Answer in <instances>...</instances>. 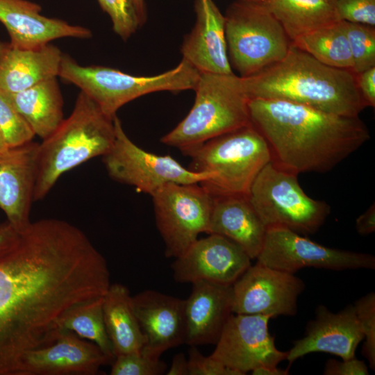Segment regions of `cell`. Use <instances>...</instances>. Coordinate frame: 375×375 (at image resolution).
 I'll return each mask as SVG.
<instances>
[{
	"instance_id": "obj_1",
	"label": "cell",
	"mask_w": 375,
	"mask_h": 375,
	"mask_svg": "<svg viewBox=\"0 0 375 375\" xmlns=\"http://www.w3.org/2000/svg\"><path fill=\"white\" fill-rule=\"evenodd\" d=\"M110 285L105 258L82 230L58 219L31 222L0 253V375H18L27 352L58 338L72 308Z\"/></svg>"
},
{
	"instance_id": "obj_2",
	"label": "cell",
	"mask_w": 375,
	"mask_h": 375,
	"mask_svg": "<svg viewBox=\"0 0 375 375\" xmlns=\"http://www.w3.org/2000/svg\"><path fill=\"white\" fill-rule=\"evenodd\" d=\"M251 124L267 140L272 161L296 173H325L370 139L359 117L277 99H251Z\"/></svg>"
},
{
	"instance_id": "obj_3",
	"label": "cell",
	"mask_w": 375,
	"mask_h": 375,
	"mask_svg": "<svg viewBox=\"0 0 375 375\" xmlns=\"http://www.w3.org/2000/svg\"><path fill=\"white\" fill-rule=\"evenodd\" d=\"M249 99H277L347 117L367 107L351 70L327 66L292 43L280 61L241 77Z\"/></svg>"
},
{
	"instance_id": "obj_4",
	"label": "cell",
	"mask_w": 375,
	"mask_h": 375,
	"mask_svg": "<svg viewBox=\"0 0 375 375\" xmlns=\"http://www.w3.org/2000/svg\"><path fill=\"white\" fill-rule=\"evenodd\" d=\"M115 138L114 117L80 91L69 116L39 143L34 201L44 199L63 174L106 155Z\"/></svg>"
},
{
	"instance_id": "obj_5",
	"label": "cell",
	"mask_w": 375,
	"mask_h": 375,
	"mask_svg": "<svg viewBox=\"0 0 375 375\" xmlns=\"http://www.w3.org/2000/svg\"><path fill=\"white\" fill-rule=\"evenodd\" d=\"M194 105L160 142L189 155L207 141L248 124L249 98L240 76L200 73Z\"/></svg>"
},
{
	"instance_id": "obj_6",
	"label": "cell",
	"mask_w": 375,
	"mask_h": 375,
	"mask_svg": "<svg viewBox=\"0 0 375 375\" xmlns=\"http://www.w3.org/2000/svg\"><path fill=\"white\" fill-rule=\"evenodd\" d=\"M188 156L189 169L212 175L199 183L212 197L248 196L257 175L272 160L267 140L251 123L207 141Z\"/></svg>"
},
{
	"instance_id": "obj_7",
	"label": "cell",
	"mask_w": 375,
	"mask_h": 375,
	"mask_svg": "<svg viewBox=\"0 0 375 375\" xmlns=\"http://www.w3.org/2000/svg\"><path fill=\"white\" fill-rule=\"evenodd\" d=\"M200 73L182 59L174 69L149 76H134L116 69L80 65L62 55L58 76L78 87L107 115L114 117L124 105L147 94L194 90Z\"/></svg>"
},
{
	"instance_id": "obj_8",
	"label": "cell",
	"mask_w": 375,
	"mask_h": 375,
	"mask_svg": "<svg viewBox=\"0 0 375 375\" xmlns=\"http://www.w3.org/2000/svg\"><path fill=\"white\" fill-rule=\"evenodd\" d=\"M224 18L229 61L239 76L254 75L288 53L292 41L265 2L237 0Z\"/></svg>"
},
{
	"instance_id": "obj_9",
	"label": "cell",
	"mask_w": 375,
	"mask_h": 375,
	"mask_svg": "<svg viewBox=\"0 0 375 375\" xmlns=\"http://www.w3.org/2000/svg\"><path fill=\"white\" fill-rule=\"evenodd\" d=\"M297 176L272 160L253 181L248 198L267 228L283 227L303 235L314 234L328 216L330 206L308 197Z\"/></svg>"
},
{
	"instance_id": "obj_10",
	"label": "cell",
	"mask_w": 375,
	"mask_h": 375,
	"mask_svg": "<svg viewBox=\"0 0 375 375\" xmlns=\"http://www.w3.org/2000/svg\"><path fill=\"white\" fill-rule=\"evenodd\" d=\"M151 197L166 257L181 256L200 233H208L213 197L199 183H169Z\"/></svg>"
},
{
	"instance_id": "obj_11",
	"label": "cell",
	"mask_w": 375,
	"mask_h": 375,
	"mask_svg": "<svg viewBox=\"0 0 375 375\" xmlns=\"http://www.w3.org/2000/svg\"><path fill=\"white\" fill-rule=\"evenodd\" d=\"M114 124L113 145L102 157L106 170L112 180L151 196L169 183H201L212 176L187 169L169 155L160 156L144 150L128 138L117 115Z\"/></svg>"
},
{
	"instance_id": "obj_12",
	"label": "cell",
	"mask_w": 375,
	"mask_h": 375,
	"mask_svg": "<svg viewBox=\"0 0 375 375\" xmlns=\"http://www.w3.org/2000/svg\"><path fill=\"white\" fill-rule=\"evenodd\" d=\"M257 262L272 268L295 274L305 267L331 270L375 269L369 253L331 248L283 227H269Z\"/></svg>"
},
{
	"instance_id": "obj_13",
	"label": "cell",
	"mask_w": 375,
	"mask_h": 375,
	"mask_svg": "<svg viewBox=\"0 0 375 375\" xmlns=\"http://www.w3.org/2000/svg\"><path fill=\"white\" fill-rule=\"evenodd\" d=\"M232 287L233 314L273 318L297 314L298 298L306 285L294 274L257 262L251 265Z\"/></svg>"
},
{
	"instance_id": "obj_14",
	"label": "cell",
	"mask_w": 375,
	"mask_h": 375,
	"mask_svg": "<svg viewBox=\"0 0 375 375\" xmlns=\"http://www.w3.org/2000/svg\"><path fill=\"white\" fill-rule=\"evenodd\" d=\"M270 319L262 315L233 313L210 356L240 375L259 367H277L287 359L288 351L276 347L268 328Z\"/></svg>"
},
{
	"instance_id": "obj_15",
	"label": "cell",
	"mask_w": 375,
	"mask_h": 375,
	"mask_svg": "<svg viewBox=\"0 0 375 375\" xmlns=\"http://www.w3.org/2000/svg\"><path fill=\"white\" fill-rule=\"evenodd\" d=\"M237 244L217 234L197 239L172 265L173 277L180 283L208 281L232 285L251 265Z\"/></svg>"
},
{
	"instance_id": "obj_16",
	"label": "cell",
	"mask_w": 375,
	"mask_h": 375,
	"mask_svg": "<svg viewBox=\"0 0 375 375\" xmlns=\"http://www.w3.org/2000/svg\"><path fill=\"white\" fill-rule=\"evenodd\" d=\"M39 143L10 147L0 153V209L18 232L31 223L38 174Z\"/></svg>"
},
{
	"instance_id": "obj_17",
	"label": "cell",
	"mask_w": 375,
	"mask_h": 375,
	"mask_svg": "<svg viewBox=\"0 0 375 375\" xmlns=\"http://www.w3.org/2000/svg\"><path fill=\"white\" fill-rule=\"evenodd\" d=\"M315 314V318L306 325L305 335L295 340L288 351L286 360L290 364L314 352L329 353L342 360L355 357L364 335L353 305H348L337 312L319 305Z\"/></svg>"
},
{
	"instance_id": "obj_18",
	"label": "cell",
	"mask_w": 375,
	"mask_h": 375,
	"mask_svg": "<svg viewBox=\"0 0 375 375\" xmlns=\"http://www.w3.org/2000/svg\"><path fill=\"white\" fill-rule=\"evenodd\" d=\"M135 314L145 338L141 352L160 358L185 341V300L146 290L132 297Z\"/></svg>"
},
{
	"instance_id": "obj_19",
	"label": "cell",
	"mask_w": 375,
	"mask_h": 375,
	"mask_svg": "<svg viewBox=\"0 0 375 375\" xmlns=\"http://www.w3.org/2000/svg\"><path fill=\"white\" fill-rule=\"evenodd\" d=\"M110 361L92 342L62 330L51 344L24 356L18 375H94Z\"/></svg>"
},
{
	"instance_id": "obj_20",
	"label": "cell",
	"mask_w": 375,
	"mask_h": 375,
	"mask_svg": "<svg viewBox=\"0 0 375 375\" xmlns=\"http://www.w3.org/2000/svg\"><path fill=\"white\" fill-rule=\"evenodd\" d=\"M42 7L27 0H0V22L10 36V43L20 49H35L63 38L87 39L91 31L42 15Z\"/></svg>"
},
{
	"instance_id": "obj_21",
	"label": "cell",
	"mask_w": 375,
	"mask_h": 375,
	"mask_svg": "<svg viewBox=\"0 0 375 375\" xmlns=\"http://www.w3.org/2000/svg\"><path fill=\"white\" fill-rule=\"evenodd\" d=\"M196 22L183 41L182 59L199 73L233 74L228 56L225 18L212 0H197Z\"/></svg>"
},
{
	"instance_id": "obj_22",
	"label": "cell",
	"mask_w": 375,
	"mask_h": 375,
	"mask_svg": "<svg viewBox=\"0 0 375 375\" xmlns=\"http://www.w3.org/2000/svg\"><path fill=\"white\" fill-rule=\"evenodd\" d=\"M192 284L191 293L185 299V343L195 347L216 344L233 314V285L208 281Z\"/></svg>"
},
{
	"instance_id": "obj_23",
	"label": "cell",
	"mask_w": 375,
	"mask_h": 375,
	"mask_svg": "<svg viewBox=\"0 0 375 375\" xmlns=\"http://www.w3.org/2000/svg\"><path fill=\"white\" fill-rule=\"evenodd\" d=\"M267 229L248 196L213 197L208 234H217L231 240L252 260L262 250Z\"/></svg>"
},
{
	"instance_id": "obj_24",
	"label": "cell",
	"mask_w": 375,
	"mask_h": 375,
	"mask_svg": "<svg viewBox=\"0 0 375 375\" xmlns=\"http://www.w3.org/2000/svg\"><path fill=\"white\" fill-rule=\"evenodd\" d=\"M62 55L50 43L35 49H20L10 42L0 41V90L15 93L58 76Z\"/></svg>"
},
{
	"instance_id": "obj_25",
	"label": "cell",
	"mask_w": 375,
	"mask_h": 375,
	"mask_svg": "<svg viewBox=\"0 0 375 375\" xmlns=\"http://www.w3.org/2000/svg\"><path fill=\"white\" fill-rule=\"evenodd\" d=\"M102 308L115 358L141 351L145 338L135 314L128 289L122 283L110 284L103 296Z\"/></svg>"
},
{
	"instance_id": "obj_26",
	"label": "cell",
	"mask_w": 375,
	"mask_h": 375,
	"mask_svg": "<svg viewBox=\"0 0 375 375\" xmlns=\"http://www.w3.org/2000/svg\"><path fill=\"white\" fill-rule=\"evenodd\" d=\"M57 77L22 91L9 93L17 109L42 140L51 135L63 118V98Z\"/></svg>"
},
{
	"instance_id": "obj_27",
	"label": "cell",
	"mask_w": 375,
	"mask_h": 375,
	"mask_svg": "<svg viewBox=\"0 0 375 375\" xmlns=\"http://www.w3.org/2000/svg\"><path fill=\"white\" fill-rule=\"evenodd\" d=\"M265 3L292 42L340 21L336 0H267Z\"/></svg>"
},
{
	"instance_id": "obj_28",
	"label": "cell",
	"mask_w": 375,
	"mask_h": 375,
	"mask_svg": "<svg viewBox=\"0 0 375 375\" xmlns=\"http://www.w3.org/2000/svg\"><path fill=\"white\" fill-rule=\"evenodd\" d=\"M292 43L327 66L352 71L353 62L342 21L304 34Z\"/></svg>"
},
{
	"instance_id": "obj_29",
	"label": "cell",
	"mask_w": 375,
	"mask_h": 375,
	"mask_svg": "<svg viewBox=\"0 0 375 375\" xmlns=\"http://www.w3.org/2000/svg\"><path fill=\"white\" fill-rule=\"evenodd\" d=\"M103 298L86 301L72 308L62 321V328L92 342L113 362L115 356L112 346L103 319Z\"/></svg>"
},
{
	"instance_id": "obj_30",
	"label": "cell",
	"mask_w": 375,
	"mask_h": 375,
	"mask_svg": "<svg viewBox=\"0 0 375 375\" xmlns=\"http://www.w3.org/2000/svg\"><path fill=\"white\" fill-rule=\"evenodd\" d=\"M356 74L375 67L374 26L342 21Z\"/></svg>"
},
{
	"instance_id": "obj_31",
	"label": "cell",
	"mask_w": 375,
	"mask_h": 375,
	"mask_svg": "<svg viewBox=\"0 0 375 375\" xmlns=\"http://www.w3.org/2000/svg\"><path fill=\"white\" fill-rule=\"evenodd\" d=\"M0 130L9 148L33 141L34 132L17 109L8 92L0 90Z\"/></svg>"
},
{
	"instance_id": "obj_32",
	"label": "cell",
	"mask_w": 375,
	"mask_h": 375,
	"mask_svg": "<svg viewBox=\"0 0 375 375\" xmlns=\"http://www.w3.org/2000/svg\"><path fill=\"white\" fill-rule=\"evenodd\" d=\"M167 364L160 358L144 355L141 351L115 358L110 375H161L167 372Z\"/></svg>"
},
{
	"instance_id": "obj_33",
	"label": "cell",
	"mask_w": 375,
	"mask_h": 375,
	"mask_svg": "<svg viewBox=\"0 0 375 375\" xmlns=\"http://www.w3.org/2000/svg\"><path fill=\"white\" fill-rule=\"evenodd\" d=\"M98 2L110 16L114 32L124 40L140 27L132 0H98Z\"/></svg>"
},
{
	"instance_id": "obj_34",
	"label": "cell",
	"mask_w": 375,
	"mask_h": 375,
	"mask_svg": "<svg viewBox=\"0 0 375 375\" xmlns=\"http://www.w3.org/2000/svg\"><path fill=\"white\" fill-rule=\"evenodd\" d=\"M357 318L364 335L362 353L369 367L375 369V293L371 292L353 304Z\"/></svg>"
},
{
	"instance_id": "obj_35",
	"label": "cell",
	"mask_w": 375,
	"mask_h": 375,
	"mask_svg": "<svg viewBox=\"0 0 375 375\" xmlns=\"http://www.w3.org/2000/svg\"><path fill=\"white\" fill-rule=\"evenodd\" d=\"M340 21L375 26V0H336Z\"/></svg>"
},
{
	"instance_id": "obj_36",
	"label": "cell",
	"mask_w": 375,
	"mask_h": 375,
	"mask_svg": "<svg viewBox=\"0 0 375 375\" xmlns=\"http://www.w3.org/2000/svg\"><path fill=\"white\" fill-rule=\"evenodd\" d=\"M188 375H240L210 356H203L195 346L188 352Z\"/></svg>"
},
{
	"instance_id": "obj_37",
	"label": "cell",
	"mask_w": 375,
	"mask_h": 375,
	"mask_svg": "<svg viewBox=\"0 0 375 375\" xmlns=\"http://www.w3.org/2000/svg\"><path fill=\"white\" fill-rule=\"evenodd\" d=\"M325 375H368V367L362 360L355 357L339 361L328 359L324 366Z\"/></svg>"
},
{
	"instance_id": "obj_38",
	"label": "cell",
	"mask_w": 375,
	"mask_h": 375,
	"mask_svg": "<svg viewBox=\"0 0 375 375\" xmlns=\"http://www.w3.org/2000/svg\"><path fill=\"white\" fill-rule=\"evenodd\" d=\"M359 91L367 106H375V67L356 74Z\"/></svg>"
},
{
	"instance_id": "obj_39",
	"label": "cell",
	"mask_w": 375,
	"mask_h": 375,
	"mask_svg": "<svg viewBox=\"0 0 375 375\" xmlns=\"http://www.w3.org/2000/svg\"><path fill=\"white\" fill-rule=\"evenodd\" d=\"M355 228L360 235H368L375 231V204H372L356 219Z\"/></svg>"
},
{
	"instance_id": "obj_40",
	"label": "cell",
	"mask_w": 375,
	"mask_h": 375,
	"mask_svg": "<svg viewBox=\"0 0 375 375\" xmlns=\"http://www.w3.org/2000/svg\"><path fill=\"white\" fill-rule=\"evenodd\" d=\"M17 231L8 221L0 224V253L9 248L17 239Z\"/></svg>"
},
{
	"instance_id": "obj_41",
	"label": "cell",
	"mask_w": 375,
	"mask_h": 375,
	"mask_svg": "<svg viewBox=\"0 0 375 375\" xmlns=\"http://www.w3.org/2000/svg\"><path fill=\"white\" fill-rule=\"evenodd\" d=\"M167 375H188V358L183 353L176 354L169 367L166 372Z\"/></svg>"
},
{
	"instance_id": "obj_42",
	"label": "cell",
	"mask_w": 375,
	"mask_h": 375,
	"mask_svg": "<svg viewBox=\"0 0 375 375\" xmlns=\"http://www.w3.org/2000/svg\"><path fill=\"white\" fill-rule=\"evenodd\" d=\"M253 375H287L288 369H282L277 367H259L251 371Z\"/></svg>"
},
{
	"instance_id": "obj_43",
	"label": "cell",
	"mask_w": 375,
	"mask_h": 375,
	"mask_svg": "<svg viewBox=\"0 0 375 375\" xmlns=\"http://www.w3.org/2000/svg\"><path fill=\"white\" fill-rule=\"evenodd\" d=\"M136 10L140 26H142L147 19V10L144 0H132Z\"/></svg>"
},
{
	"instance_id": "obj_44",
	"label": "cell",
	"mask_w": 375,
	"mask_h": 375,
	"mask_svg": "<svg viewBox=\"0 0 375 375\" xmlns=\"http://www.w3.org/2000/svg\"><path fill=\"white\" fill-rule=\"evenodd\" d=\"M9 147H8L4 138L0 130V153L8 149Z\"/></svg>"
},
{
	"instance_id": "obj_45",
	"label": "cell",
	"mask_w": 375,
	"mask_h": 375,
	"mask_svg": "<svg viewBox=\"0 0 375 375\" xmlns=\"http://www.w3.org/2000/svg\"><path fill=\"white\" fill-rule=\"evenodd\" d=\"M245 1H256V2H265L267 0H245Z\"/></svg>"
}]
</instances>
